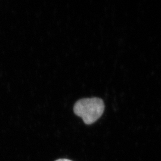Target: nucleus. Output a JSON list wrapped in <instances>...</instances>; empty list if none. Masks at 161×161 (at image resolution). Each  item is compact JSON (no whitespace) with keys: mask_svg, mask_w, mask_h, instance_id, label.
<instances>
[{"mask_svg":"<svg viewBox=\"0 0 161 161\" xmlns=\"http://www.w3.org/2000/svg\"><path fill=\"white\" fill-rule=\"evenodd\" d=\"M104 104L102 99L97 97L82 98L76 102L74 107L75 114L80 117L86 125L97 121L103 115Z\"/></svg>","mask_w":161,"mask_h":161,"instance_id":"nucleus-1","label":"nucleus"},{"mask_svg":"<svg viewBox=\"0 0 161 161\" xmlns=\"http://www.w3.org/2000/svg\"><path fill=\"white\" fill-rule=\"evenodd\" d=\"M55 161H72L71 160H69L68 159H58V160Z\"/></svg>","mask_w":161,"mask_h":161,"instance_id":"nucleus-2","label":"nucleus"}]
</instances>
